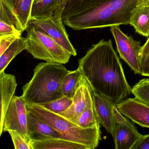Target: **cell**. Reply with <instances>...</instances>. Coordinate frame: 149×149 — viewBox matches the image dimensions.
<instances>
[{
  "mask_svg": "<svg viewBox=\"0 0 149 149\" xmlns=\"http://www.w3.org/2000/svg\"><path fill=\"white\" fill-rule=\"evenodd\" d=\"M132 94L135 98L149 105V78L143 79L132 88Z\"/></svg>",
  "mask_w": 149,
  "mask_h": 149,
  "instance_id": "obj_23",
  "label": "cell"
},
{
  "mask_svg": "<svg viewBox=\"0 0 149 149\" xmlns=\"http://www.w3.org/2000/svg\"><path fill=\"white\" fill-rule=\"evenodd\" d=\"M130 25L140 35L149 37V0L137 5L133 9Z\"/></svg>",
  "mask_w": 149,
  "mask_h": 149,
  "instance_id": "obj_16",
  "label": "cell"
},
{
  "mask_svg": "<svg viewBox=\"0 0 149 149\" xmlns=\"http://www.w3.org/2000/svg\"><path fill=\"white\" fill-rule=\"evenodd\" d=\"M72 100L69 108L60 115L76 124L81 114L93 104L91 88L84 76Z\"/></svg>",
  "mask_w": 149,
  "mask_h": 149,
  "instance_id": "obj_11",
  "label": "cell"
},
{
  "mask_svg": "<svg viewBox=\"0 0 149 149\" xmlns=\"http://www.w3.org/2000/svg\"><path fill=\"white\" fill-rule=\"evenodd\" d=\"M111 0H68L63 13V21Z\"/></svg>",
  "mask_w": 149,
  "mask_h": 149,
  "instance_id": "obj_18",
  "label": "cell"
},
{
  "mask_svg": "<svg viewBox=\"0 0 149 149\" xmlns=\"http://www.w3.org/2000/svg\"><path fill=\"white\" fill-rule=\"evenodd\" d=\"M33 0H0V21L23 33L31 20Z\"/></svg>",
  "mask_w": 149,
  "mask_h": 149,
  "instance_id": "obj_6",
  "label": "cell"
},
{
  "mask_svg": "<svg viewBox=\"0 0 149 149\" xmlns=\"http://www.w3.org/2000/svg\"><path fill=\"white\" fill-rule=\"evenodd\" d=\"M40 0H33V3L35 2H37V1H39Z\"/></svg>",
  "mask_w": 149,
  "mask_h": 149,
  "instance_id": "obj_32",
  "label": "cell"
},
{
  "mask_svg": "<svg viewBox=\"0 0 149 149\" xmlns=\"http://www.w3.org/2000/svg\"><path fill=\"white\" fill-rule=\"evenodd\" d=\"M26 38L20 36L0 55V74L5 71L10 62L18 55L26 50Z\"/></svg>",
  "mask_w": 149,
  "mask_h": 149,
  "instance_id": "obj_19",
  "label": "cell"
},
{
  "mask_svg": "<svg viewBox=\"0 0 149 149\" xmlns=\"http://www.w3.org/2000/svg\"><path fill=\"white\" fill-rule=\"evenodd\" d=\"M110 31L121 59L128 64L135 74L141 75L140 54L142 46L140 42L125 34L119 26L111 27Z\"/></svg>",
  "mask_w": 149,
  "mask_h": 149,
  "instance_id": "obj_7",
  "label": "cell"
},
{
  "mask_svg": "<svg viewBox=\"0 0 149 149\" xmlns=\"http://www.w3.org/2000/svg\"><path fill=\"white\" fill-rule=\"evenodd\" d=\"M68 0H56V7L54 15H62L63 10Z\"/></svg>",
  "mask_w": 149,
  "mask_h": 149,
  "instance_id": "obj_30",
  "label": "cell"
},
{
  "mask_svg": "<svg viewBox=\"0 0 149 149\" xmlns=\"http://www.w3.org/2000/svg\"><path fill=\"white\" fill-rule=\"evenodd\" d=\"M72 98L63 96L61 98L41 105L54 113L60 114L68 109L72 104Z\"/></svg>",
  "mask_w": 149,
  "mask_h": 149,
  "instance_id": "obj_24",
  "label": "cell"
},
{
  "mask_svg": "<svg viewBox=\"0 0 149 149\" xmlns=\"http://www.w3.org/2000/svg\"><path fill=\"white\" fill-rule=\"evenodd\" d=\"M69 72L62 63H39L32 79L22 87V96L27 104H42L61 98L63 81Z\"/></svg>",
  "mask_w": 149,
  "mask_h": 149,
  "instance_id": "obj_3",
  "label": "cell"
},
{
  "mask_svg": "<svg viewBox=\"0 0 149 149\" xmlns=\"http://www.w3.org/2000/svg\"><path fill=\"white\" fill-rule=\"evenodd\" d=\"M28 111L58 131L63 138L82 144L88 149H96L101 140L100 124L83 128L41 104H27Z\"/></svg>",
  "mask_w": 149,
  "mask_h": 149,
  "instance_id": "obj_4",
  "label": "cell"
},
{
  "mask_svg": "<svg viewBox=\"0 0 149 149\" xmlns=\"http://www.w3.org/2000/svg\"><path fill=\"white\" fill-rule=\"evenodd\" d=\"M83 75L79 68L70 71L63 79L62 85V92L63 96L73 98L81 82Z\"/></svg>",
  "mask_w": 149,
  "mask_h": 149,
  "instance_id": "obj_20",
  "label": "cell"
},
{
  "mask_svg": "<svg viewBox=\"0 0 149 149\" xmlns=\"http://www.w3.org/2000/svg\"><path fill=\"white\" fill-rule=\"evenodd\" d=\"M78 68L93 90L111 100L115 105L132 94L122 63L111 40H102L78 61Z\"/></svg>",
  "mask_w": 149,
  "mask_h": 149,
  "instance_id": "obj_1",
  "label": "cell"
},
{
  "mask_svg": "<svg viewBox=\"0 0 149 149\" xmlns=\"http://www.w3.org/2000/svg\"><path fill=\"white\" fill-rule=\"evenodd\" d=\"M17 86L15 77L5 71L0 74V136L3 133V124L8 109L14 97Z\"/></svg>",
  "mask_w": 149,
  "mask_h": 149,
  "instance_id": "obj_14",
  "label": "cell"
},
{
  "mask_svg": "<svg viewBox=\"0 0 149 149\" xmlns=\"http://www.w3.org/2000/svg\"><path fill=\"white\" fill-rule=\"evenodd\" d=\"M91 93L94 108L99 123L112 136L115 126L114 109L116 105L111 100L92 89Z\"/></svg>",
  "mask_w": 149,
  "mask_h": 149,
  "instance_id": "obj_13",
  "label": "cell"
},
{
  "mask_svg": "<svg viewBox=\"0 0 149 149\" xmlns=\"http://www.w3.org/2000/svg\"><path fill=\"white\" fill-rule=\"evenodd\" d=\"M148 1V0H138V1L137 5L142 4V3L144 2V1Z\"/></svg>",
  "mask_w": 149,
  "mask_h": 149,
  "instance_id": "obj_31",
  "label": "cell"
},
{
  "mask_svg": "<svg viewBox=\"0 0 149 149\" xmlns=\"http://www.w3.org/2000/svg\"><path fill=\"white\" fill-rule=\"evenodd\" d=\"M56 0H40L33 3L31 19L53 15L56 9Z\"/></svg>",
  "mask_w": 149,
  "mask_h": 149,
  "instance_id": "obj_21",
  "label": "cell"
},
{
  "mask_svg": "<svg viewBox=\"0 0 149 149\" xmlns=\"http://www.w3.org/2000/svg\"><path fill=\"white\" fill-rule=\"evenodd\" d=\"M32 149H88L85 146L63 138L31 140Z\"/></svg>",
  "mask_w": 149,
  "mask_h": 149,
  "instance_id": "obj_17",
  "label": "cell"
},
{
  "mask_svg": "<svg viewBox=\"0 0 149 149\" xmlns=\"http://www.w3.org/2000/svg\"><path fill=\"white\" fill-rule=\"evenodd\" d=\"M22 34H12L0 36V55Z\"/></svg>",
  "mask_w": 149,
  "mask_h": 149,
  "instance_id": "obj_27",
  "label": "cell"
},
{
  "mask_svg": "<svg viewBox=\"0 0 149 149\" xmlns=\"http://www.w3.org/2000/svg\"><path fill=\"white\" fill-rule=\"evenodd\" d=\"M138 0H111L63 21L75 30L128 25Z\"/></svg>",
  "mask_w": 149,
  "mask_h": 149,
  "instance_id": "obj_2",
  "label": "cell"
},
{
  "mask_svg": "<svg viewBox=\"0 0 149 149\" xmlns=\"http://www.w3.org/2000/svg\"><path fill=\"white\" fill-rule=\"evenodd\" d=\"M132 149H149V134L142 135Z\"/></svg>",
  "mask_w": 149,
  "mask_h": 149,
  "instance_id": "obj_29",
  "label": "cell"
},
{
  "mask_svg": "<svg viewBox=\"0 0 149 149\" xmlns=\"http://www.w3.org/2000/svg\"><path fill=\"white\" fill-rule=\"evenodd\" d=\"M26 31V50L34 58L63 64L69 61L72 55L59 43L36 28L31 22Z\"/></svg>",
  "mask_w": 149,
  "mask_h": 149,
  "instance_id": "obj_5",
  "label": "cell"
},
{
  "mask_svg": "<svg viewBox=\"0 0 149 149\" xmlns=\"http://www.w3.org/2000/svg\"><path fill=\"white\" fill-rule=\"evenodd\" d=\"M9 133L15 149H32L31 140L25 138L19 132L10 130Z\"/></svg>",
  "mask_w": 149,
  "mask_h": 149,
  "instance_id": "obj_25",
  "label": "cell"
},
{
  "mask_svg": "<svg viewBox=\"0 0 149 149\" xmlns=\"http://www.w3.org/2000/svg\"><path fill=\"white\" fill-rule=\"evenodd\" d=\"M27 116L26 101L22 95L14 96L5 116L3 132L10 130L17 131L25 138L31 140L28 132Z\"/></svg>",
  "mask_w": 149,
  "mask_h": 149,
  "instance_id": "obj_9",
  "label": "cell"
},
{
  "mask_svg": "<svg viewBox=\"0 0 149 149\" xmlns=\"http://www.w3.org/2000/svg\"><path fill=\"white\" fill-rule=\"evenodd\" d=\"M76 124L83 128H91L100 124L94 108V103L81 114Z\"/></svg>",
  "mask_w": 149,
  "mask_h": 149,
  "instance_id": "obj_22",
  "label": "cell"
},
{
  "mask_svg": "<svg viewBox=\"0 0 149 149\" xmlns=\"http://www.w3.org/2000/svg\"><path fill=\"white\" fill-rule=\"evenodd\" d=\"M22 33L13 25L0 21V36L12 34H22Z\"/></svg>",
  "mask_w": 149,
  "mask_h": 149,
  "instance_id": "obj_28",
  "label": "cell"
},
{
  "mask_svg": "<svg viewBox=\"0 0 149 149\" xmlns=\"http://www.w3.org/2000/svg\"><path fill=\"white\" fill-rule=\"evenodd\" d=\"M115 126L112 137L115 149H132L142 136L136 127L124 116L117 109H114Z\"/></svg>",
  "mask_w": 149,
  "mask_h": 149,
  "instance_id": "obj_10",
  "label": "cell"
},
{
  "mask_svg": "<svg viewBox=\"0 0 149 149\" xmlns=\"http://www.w3.org/2000/svg\"><path fill=\"white\" fill-rule=\"evenodd\" d=\"M31 22L36 28L59 43L71 55L76 56L77 55L76 50L69 38L61 15H53L32 19Z\"/></svg>",
  "mask_w": 149,
  "mask_h": 149,
  "instance_id": "obj_8",
  "label": "cell"
},
{
  "mask_svg": "<svg viewBox=\"0 0 149 149\" xmlns=\"http://www.w3.org/2000/svg\"><path fill=\"white\" fill-rule=\"evenodd\" d=\"M27 117L28 132L31 140H42L53 138H63L58 131L29 111Z\"/></svg>",
  "mask_w": 149,
  "mask_h": 149,
  "instance_id": "obj_15",
  "label": "cell"
},
{
  "mask_svg": "<svg viewBox=\"0 0 149 149\" xmlns=\"http://www.w3.org/2000/svg\"><path fill=\"white\" fill-rule=\"evenodd\" d=\"M125 117L143 127L149 128V105L135 98H125L116 105Z\"/></svg>",
  "mask_w": 149,
  "mask_h": 149,
  "instance_id": "obj_12",
  "label": "cell"
},
{
  "mask_svg": "<svg viewBox=\"0 0 149 149\" xmlns=\"http://www.w3.org/2000/svg\"><path fill=\"white\" fill-rule=\"evenodd\" d=\"M141 75L149 77V37L141 49L140 54Z\"/></svg>",
  "mask_w": 149,
  "mask_h": 149,
  "instance_id": "obj_26",
  "label": "cell"
}]
</instances>
